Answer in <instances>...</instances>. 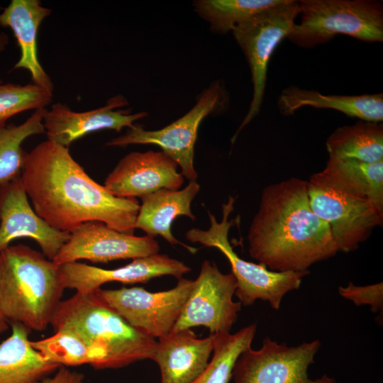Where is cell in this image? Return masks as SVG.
Wrapping results in <instances>:
<instances>
[{"label": "cell", "instance_id": "obj_1", "mask_svg": "<svg viewBox=\"0 0 383 383\" xmlns=\"http://www.w3.org/2000/svg\"><path fill=\"white\" fill-rule=\"evenodd\" d=\"M21 177L35 212L53 228L71 233L98 221L134 233L137 199L111 194L86 173L68 148L48 140L37 145L27 152Z\"/></svg>", "mask_w": 383, "mask_h": 383}, {"label": "cell", "instance_id": "obj_2", "mask_svg": "<svg viewBox=\"0 0 383 383\" xmlns=\"http://www.w3.org/2000/svg\"><path fill=\"white\" fill-rule=\"evenodd\" d=\"M248 240L250 256L274 272L306 271L338 252L310 206L306 181L294 177L263 189Z\"/></svg>", "mask_w": 383, "mask_h": 383}, {"label": "cell", "instance_id": "obj_3", "mask_svg": "<svg viewBox=\"0 0 383 383\" xmlns=\"http://www.w3.org/2000/svg\"><path fill=\"white\" fill-rule=\"evenodd\" d=\"M60 266L28 245L0 252V312L9 322L43 331L62 301Z\"/></svg>", "mask_w": 383, "mask_h": 383}, {"label": "cell", "instance_id": "obj_4", "mask_svg": "<svg viewBox=\"0 0 383 383\" xmlns=\"http://www.w3.org/2000/svg\"><path fill=\"white\" fill-rule=\"evenodd\" d=\"M54 331L70 328L99 353V369H116L151 359L157 341L131 326L96 292L62 300L50 321Z\"/></svg>", "mask_w": 383, "mask_h": 383}, {"label": "cell", "instance_id": "obj_5", "mask_svg": "<svg viewBox=\"0 0 383 383\" xmlns=\"http://www.w3.org/2000/svg\"><path fill=\"white\" fill-rule=\"evenodd\" d=\"M301 16L287 38L302 48H313L336 35L365 43L383 42V4L376 0H301Z\"/></svg>", "mask_w": 383, "mask_h": 383}, {"label": "cell", "instance_id": "obj_6", "mask_svg": "<svg viewBox=\"0 0 383 383\" xmlns=\"http://www.w3.org/2000/svg\"><path fill=\"white\" fill-rule=\"evenodd\" d=\"M235 199L229 196L222 206V220L208 211L210 227L207 230L192 228L186 233V238L192 243L218 249L228 259L237 287L235 294L244 306H250L260 299L268 301L274 309L278 310L287 293L298 289L304 277L309 271L274 272L262 264H256L240 258L234 252L228 241V232L233 221H228L233 211Z\"/></svg>", "mask_w": 383, "mask_h": 383}, {"label": "cell", "instance_id": "obj_7", "mask_svg": "<svg viewBox=\"0 0 383 383\" xmlns=\"http://www.w3.org/2000/svg\"><path fill=\"white\" fill-rule=\"evenodd\" d=\"M300 14L298 1L282 0L231 31L248 61L253 87L248 113L231 141L259 113L265 94L268 63L274 50L286 38Z\"/></svg>", "mask_w": 383, "mask_h": 383}, {"label": "cell", "instance_id": "obj_8", "mask_svg": "<svg viewBox=\"0 0 383 383\" xmlns=\"http://www.w3.org/2000/svg\"><path fill=\"white\" fill-rule=\"evenodd\" d=\"M306 189L310 206L328 226L338 251L356 250L382 224L383 214L370 202L341 190L321 172L306 181Z\"/></svg>", "mask_w": 383, "mask_h": 383}, {"label": "cell", "instance_id": "obj_9", "mask_svg": "<svg viewBox=\"0 0 383 383\" xmlns=\"http://www.w3.org/2000/svg\"><path fill=\"white\" fill-rule=\"evenodd\" d=\"M194 284L181 278L175 287L150 292L143 287L95 291L131 326L155 338L169 333L180 316Z\"/></svg>", "mask_w": 383, "mask_h": 383}, {"label": "cell", "instance_id": "obj_10", "mask_svg": "<svg viewBox=\"0 0 383 383\" xmlns=\"http://www.w3.org/2000/svg\"><path fill=\"white\" fill-rule=\"evenodd\" d=\"M320 346L318 340L289 347L267 337L259 350L250 347L240 355L232 378L234 383H336L326 374L316 379L308 377Z\"/></svg>", "mask_w": 383, "mask_h": 383}, {"label": "cell", "instance_id": "obj_11", "mask_svg": "<svg viewBox=\"0 0 383 383\" xmlns=\"http://www.w3.org/2000/svg\"><path fill=\"white\" fill-rule=\"evenodd\" d=\"M223 93L220 82H213L189 112L167 126L157 131H146L133 125L123 135L106 143V146L157 145L180 167L183 177L189 182L196 181L194 149L198 129L203 119L220 104Z\"/></svg>", "mask_w": 383, "mask_h": 383}, {"label": "cell", "instance_id": "obj_12", "mask_svg": "<svg viewBox=\"0 0 383 383\" xmlns=\"http://www.w3.org/2000/svg\"><path fill=\"white\" fill-rule=\"evenodd\" d=\"M184 309L170 332L203 326L210 334L229 332L241 303L234 301L237 287L232 273L223 274L214 262L204 260Z\"/></svg>", "mask_w": 383, "mask_h": 383}, {"label": "cell", "instance_id": "obj_13", "mask_svg": "<svg viewBox=\"0 0 383 383\" xmlns=\"http://www.w3.org/2000/svg\"><path fill=\"white\" fill-rule=\"evenodd\" d=\"M159 250V244L152 237L135 236L102 222L91 221L72 231L52 261L58 266L79 260L105 263L143 257L157 254Z\"/></svg>", "mask_w": 383, "mask_h": 383}, {"label": "cell", "instance_id": "obj_14", "mask_svg": "<svg viewBox=\"0 0 383 383\" xmlns=\"http://www.w3.org/2000/svg\"><path fill=\"white\" fill-rule=\"evenodd\" d=\"M70 233L53 228L38 216L29 204L21 176L0 184V252L16 238H29L52 260Z\"/></svg>", "mask_w": 383, "mask_h": 383}, {"label": "cell", "instance_id": "obj_15", "mask_svg": "<svg viewBox=\"0 0 383 383\" xmlns=\"http://www.w3.org/2000/svg\"><path fill=\"white\" fill-rule=\"evenodd\" d=\"M190 270V267L183 262L158 253L133 259L125 266L112 270L78 262L60 266L64 289H74L81 294L94 292L103 284L111 282L147 283L153 278L163 275H172L179 279Z\"/></svg>", "mask_w": 383, "mask_h": 383}, {"label": "cell", "instance_id": "obj_16", "mask_svg": "<svg viewBox=\"0 0 383 383\" xmlns=\"http://www.w3.org/2000/svg\"><path fill=\"white\" fill-rule=\"evenodd\" d=\"M177 167L162 151L132 152L118 162L104 186L120 198L141 199L162 189L177 190L184 183Z\"/></svg>", "mask_w": 383, "mask_h": 383}, {"label": "cell", "instance_id": "obj_17", "mask_svg": "<svg viewBox=\"0 0 383 383\" xmlns=\"http://www.w3.org/2000/svg\"><path fill=\"white\" fill-rule=\"evenodd\" d=\"M127 104L121 95L109 99L104 106L82 112L74 111L61 103L54 104L43 114L45 134L48 140L69 148L74 141L94 131L109 129L119 132L148 114L144 111L131 114L129 110L117 109Z\"/></svg>", "mask_w": 383, "mask_h": 383}, {"label": "cell", "instance_id": "obj_18", "mask_svg": "<svg viewBox=\"0 0 383 383\" xmlns=\"http://www.w3.org/2000/svg\"><path fill=\"white\" fill-rule=\"evenodd\" d=\"M158 339L151 360L159 366L160 383H190L207 367L213 348L211 334L199 338L189 328Z\"/></svg>", "mask_w": 383, "mask_h": 383}, {"label": "cell", "instance_id": "obj_19", "mask_svg": "<svg viewBox=\"0 0 383 383\" xmlns=\"http://www.w3.org/2000/svg\"><path fill=\"white\" fill-rule=\"evenodd\" d=\"M51 11L39 0H11L0 13V26L12 30L20 48L21 56L13 70H26L30 74L31 83L53 92V83L38 55V29Z\"/></svg>", "mask_w": 383, "mask_h": 383}, {"label": "cell", "instance_id": "obj_20", "mask_svg": "<svg viewBox=\"0 0 383 383\" xmlns=\"http://www.w3.org/2000/svg\"><path fill=\"white\" fill-rule=\"evenodd\" d=\"M200 189L196 182H189L182 189H162L144 196L136 218L135 228L143 230L147 235L154 238L160 235L171 245H181L190 252L196 248L187 245L174 238L171 226L179 216H185L192 220L195 216L191 211V204Z\"/></svg>", "mask_w": 383, "mask_h": 383}, {"label": "cell", "instance_id": "obj_21", "mask_svg": "<svg viewBox=\"0 0 383 383\" xmlns=\"http://www.w3.org/2000/svg\"><path fill=\"white\" fill-rule=\"evenodd\" d=\"M279 112L289 116L300 108L311 106L338 111L360 121H383V94L362 95L324 94L295 85L282 90L277 100Z\"/></svg>", "mask_w": 383, "mask_h": 383}, {"label": "cell", "instance_id": "obj_22", "mask_svg": "<svg viewBox=\"0 0 383 383\" xmlns=\"http://www.w3.org/2000/svg\"><path fill=\"white\" fill-rule=\"evenodd\" d=\"M11 323V335L0 343V383H36L60 367L33 348L30 330Z\"/></svg>", "mask_w": 383, "mask_h": 383}, {"label": "cell", "instance_id": "obj_23", "mask_svg": "<svg viewBox=\"0 0 383 383\" xmlns=\"http://www.w3.org/2000/svg\"><path fill=\"white\" fill-rule=\"evenodd\" d=\"M321 174L341 190L370 202L383 214V160L328 158Z\"/></svg>", "mask_w": 383, "mask_h": 383}, {"label": "cell", "instance_id": "obj_24", "mask_svg": "<svg viewBox=\"0 0 383 383\" xmlns=\"http://www.w3.org/2000/svg\"><path fill=\"white\" fill-rule=\"evenodd\" d=\"M330 157L352 159L367 163L383 160V125L360 121L336 128L328 138Z\"/></svg>", "mask_w": 383, "mask_h": 383}, {"label": "cell", "instance_id": "obj_25", "mask_svg": "<svg viewBox=\"0 0 383 383\" xmlns=\"http://www.w3.org/2000/svg\"><path fill=\"white\" fill-rule=\"evenodd\" d=\"M256 330V323H252L234 334L229 332L211 334L212 358L203 372L190 383H228L237 359L251 347Z\"/></svg>", "mask_w": 383, "mask_h": 383}, {"label": "cell", "instance_id": "obj_26", "mask_svg": "<svg viewBox=\"0 0 383 383\" xmlns=\"http://www.w3.org/2000/svg\"><path fill=\"white\" fill-rule=\"evenodd\" d=\"M45 110H35L20 125L0 127V184L21 175L27 154L21 145L30 136L45 133L43 123Z\"/></svg>", "mask_w": 383, "mask_h": 383}, {"label": "cell", "instance_id": "obj_27", "mask_svg": "<svg viewBox=\"0 0 383 383\" xmlns=\"http://www.w3.org/2000/svg\"><path fill=\"white\" fill-rule=\"evenodd\" d=\"M30 343L46 360L52 363L65 367L89 364L99 368V353L72 329L60 328L48 338Z\"/></svg>", "mask_w": 383, "mask_h": 383}, {"label": "cell", "instance_id": "obj_28", "mask_svg": "<svg viewBox=\"0 0 383 383\" xmlns=\"http://www.w3.org/2000/svg\"><path fill=\"white\" fill-rule=\"evenodd\" d=\"M282 0H199L197 13L210 23L213 32L226 33Z\"/></svg>", "mask_w": 383, "mask_h": 383}, {"label": "cell", "instance_id": "obj_29", "mask_svg": "<svg viewBox=\"0 0 383 383\" xmlns=\"http://www.w3.org/2000/svg\"><path fill=\"white\" fill-rule=\"evenodd\" d=\"M52 99V92L33 83L21 85L0 81V127L15 115L45 109Z\"/></svg>", "mask_w": 383, "mask_h": 383}, {"label": "cell", "instance_id": "obj_30", "mask_svg": "<svg viewBox=\"0 0 383 383\" xmlns=\"http://www.w3.org/2000/svg\"><path fill=\"white\" fill-rule=\"evenodd\" d=\"M338 292L341 296L353 301L357 306L369 305L372 312L382 310V282L367 286H355L350 282L347 287H339Z\"/></svg>", "mask_w": 383, "mask_h": 383}, {"label": "cell", "instance_id": "obj_31", "mask_svg": "<svg viewBox=\"0 0 383 383\" xmlns=\"http://www.w3.org/2000/svg\"><path fill=\"white\" fill-rule=\"evenodd\" d=\"M84 374L71 371L65 366H60L52 377H45L36 383H82Z\"/></svg>", "mask_w": 383, "mask_h": 383}, {"label": "cell", "instance_id": "obj_32", "mask_svg": "<svg viewBox=\"0 0 383 383\" xmlns=\"http://www.w3.org/2000/svg\"><path fill=\"white\" fill-rule=\"evenodd\" d=\"M9 44V37L3 32H0V53L3 52Z\"/></svg>", "mask_w": 383, "mask_h": 383}, {"label": "cell", "instance_id": "obj_33", "mask_svg": "<svg viewBox=\"0 0 383 383\" xmlns=\"http://www.w3.org/2000/svg\"><path fill=\"white\" fill-rule=\"evenodd\" d=\"M9 328V321L0 312V334L6 332Z\"/></svg>", "mask_w": 383, "mask_h": 383}]
</instances>
